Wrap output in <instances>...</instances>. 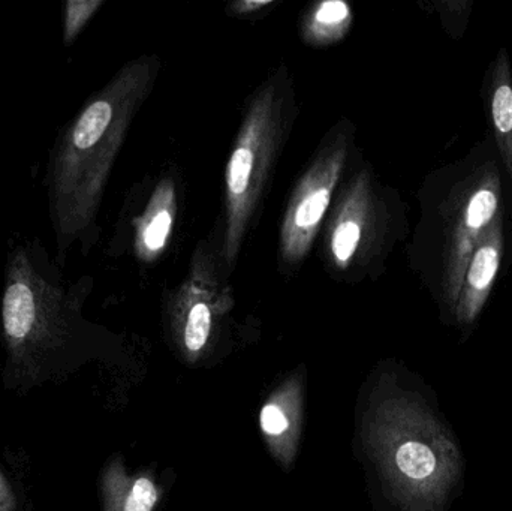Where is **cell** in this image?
I'll use <instances>...</instances> for the list:
<instances>
[{"mask_svg":"<svg viewBox=\"0 0 512 511\" xmlns=\"http://www.w3.org/2000/svg\"><path fill=\"white\" fill-rule=\"evenodd\" d=\"M418 263L450 329L460 287L481 234L508 213L505 179L489 134L432 174L423 192Z\"/></svg>","mask_w":512,"mask_h":511,"instance_id":"1","label":"cell"},{"mask_svg":"<svg viewBox=\"0 0 512 511\" xmlns=\"http://www.w3.org/2000/svg\"><path fill=\"white\" fill-rule=\"evenodd\" d=\"M394 402L391 464L403 511H453L468 477L456 429L427 387L402 392Z\"/></svg>","mask_w":512,"mask_h":511,"instance_id":"2","label":"cell"},{"mask_svg":"<svg viewBox=\"0 0 512 511\" xmlns=\"http://www.w3.org/2000/svg\"><path fill=\"white\" fill-rule=\"evenodd\" d=\"M507 254L512 257V228L508 213H502L481 234L463 276L450 326L462 344L477 332L484 309L501 278Z\"/></svg>","mask_w":512,"mask_h":511,"instance_id":"3","label":"cell"},{"mask_svg":"<svg viewBox=\"0 0 512 511\" xmlns=\"http://www.w3.org/2000/svg\"><path fill=\"white\" fill-rule=\"evenodd\" d=\"M484 108L505 179L508 218L512 228V62L507 48L501 47L484 74Z\"/></svg>","mask_w":512,"mask_h":511,"instance_id":"4","label":"cell"},{"mask_svg":"<svg viewBox=\"0 0 512 511\" xmlns=\"http://www.w3.org/2000/svg\"><path fill=\"white\" fill-rule=\"evenodd\" d=\"M105 511H152L159 500V492L149 477H140L128 485L119 468L111 467L105 474Z\"/></svg>","mask_w":512,"mask_h":511,"instance_id":"5","label":"cell"},{"mask_svg":"<svg viewBox=\"0 0 512 511\" xmlns=\"http://www.w3.org/2000/svg\"><path fill=\"white\" fill-rule=\"evenodd\" d=\"M210 326H212L210 309L204 303H198L192 308L188 324H186L185 342L189 351L198 353L206 345L207 339H209Z\"/></svg>","mask_w":512,"mask_h":511,"instance_id":"6","label":"cell"},{"mask_svg":"<svg viewBox=\"0 0 512 511\" xmlns=\"http://www.w3.org/2000/svg\"><path fill=\"white\" fill-rule=\"evenodd\" d=\"M252 167H254V155L251 150L248 147H239L231 158L230 174H228V186L233 194H245L251 179Z\"/></svg>","mask_w":512,"mask_h":511,"instance_id":"7","label":"cell"},{"mask_svg":"<svg viewBox=\"0 0 512 511\" xmlns=\"http://www.w3.org/2000/svg\"><path fill=\"white\" fill-rule=\"evenodd\" d=\"M328 203H330V192L327 189L313 192L309 197L304 198L303 203L298 206L297 213H295L297 227L303 228V230L315 227L324 216Z\"/></svg>","mask_w":512,"mask_h":511,"instance_id":"8","label":"cell"},{"mask_svg":"<svg viewBox=\"0 0 512 511\" xmlns=\"http://www.w3.org/2000/svg\"><path fill=\"white\" fill-rule=\"evenodd\" d=\"M360 227L354 222H343L337 228L333 239V252L340 263H346L354 254L358 242H360Z\"/></svg>","mask_w":512,"mask_h":511,"instance_id":"9","label":"cell"},{"mask_svg":"<svg viewBox=\"0 0 512 511\" xmlns=\"http://www.w3.org/2000/svg\"><path fill=\"white\" fill-rule=\"evenodd\" d=\"M98 2H68L66 5L65 42L69 44L78 35L87 18L95 11Z\"/></svg>","mask_w":512,"mask_h":511,"instance_id":"10","label":"cell"},{"mask_svg":"<svg viewBox=\"0 0 512 511\" xmlns=\"http://www.w3.org/2000/svg\"><path fill=\"white\" fill-rule=\"evenodd\" d=\"M171 216L168 212L159 213L155 216L149 227H147L144 240H146L147 248L152 251H158L165 245L168 234H170Z\"/></svg>","mask_w":512,"mask_h":511,"instance_id":"11","label":"cell"},{"mask_svg":"<svg viewBox=\"0 0 512 511\" xmlns=\"http://www.w3.org/2000/svg\"><path fill=\"white\" fill-rule=\"evenodd\" d=\"M259 422H261L262 431L270 437H277L289 428L288 419L277 404L265 405L259 416Z\"/></svg>","mask_w":512,"mask_h":511,"instance_id":"12","label":"cell"},{"mask_svg":"<svg viewBox=\"0 0 512 511\" xmlns=\"http://www.w3.org/2000/svg\"><path fill=\"white\" fill-rule=\"evenodd\" d=\"M349 8L345 2L333 0V2H324L319 6L316 12V21L321 24H336L348 17Z\"/></svg>","mask_w":512,"mask_h":511,"instance_id":"13","label":"cell"},{"mask_svg":"<svg viewBox=\"0 0 512 511\" xmlns=\"http://www.w3.org/2000/svg\"><path fill=\"white\" fill-rule=\"evenodd\" d=\"M17 500L11 486L6 482L3 474L0 473V511H15Z\"/></svg>","mask_w":512,"mask_h":511,"instance_id":"14","label":"cell"},{"mask_svg":"<svg viewBox=\"0 0 512 511\" xmlns=\"http://www.w3.org/2000/svg\"><path fill=\"white\" fill-rule=\"evenodd\" d=\"M511 428H512V413H511Z\"/></svg>","mask_w":512,"mask_h":511,"instance_id":"15","label":"cell"}]
</instances>
